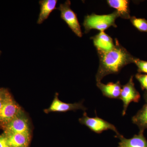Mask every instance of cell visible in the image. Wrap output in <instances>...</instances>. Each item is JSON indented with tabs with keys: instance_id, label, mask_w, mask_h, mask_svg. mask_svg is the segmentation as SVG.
Returning <instances> with one entry per match:
<instances>
[{
	"instance_id": "cell-1",
	"label": "cell",
	"mask_w": 147,
	"mask_h": 147,
	"mask_svg": "<svg viewBox=\"0 0 147 147\" xmlns=\"http://www.w3.org/2000/svg\"><path fill=\"white\" fill-rule=\"evenodd\" d=\"M98 55L99 65L96 75L97 83L100 82L107 75L119 73L125 66L134 63L136 58L123 47L117 39H115V47L112 50L98 54Z\"/></svg>"
},
{
	"instance_id": "cell-2",
	"label": "cell",
	"mask_w": 147,
	"mask_h": 147,
	"mask_svg": "<svg viewBox=\"0 0 147 147\" xmlns=\"http://www.w3.org/2000/svg\"><path fill=\"white\" fill-rule=\"evenodd\" d=\"M119 17V15L117 11L106 15H97L92 13L87 15L84 18L83 23L85 33H88L92 29L104 32L111 26L117 28L115 21Z\"/></svg>"
},
{
	"instance_id": "cell-3",
	"label": "cell",
	"mask_w": 147,
	"mask_h": 147,
	"mask_svg": "<svg viewBox=\"0 0 147 147\" xmlns=\"http://www.w3.org/2000/svg\"><path fill=\"white\" fill-rule=\"evenodd\" d=\"M22 110L23 108L9 92L0 110V127L4 130L7 124Z\"/></svg>"
},
{
	"instance_id": "cell-4",
	"label": "cell",
	"mask_w": 147,
	"mask_h": 147,
	"mask_svg": "<svg viewBox=\"0 0 147 147\" xmlns=\"http://www.w3.org/2000/svg\"><path fill=\"white\" fill-rule=\"evenodd\" d=\"M70 1H66L64 3L61 4L57 9L61 12V17L72 31L79 37L83 36L81 27L76 14L70 7Z\"/></svg>"
},
{
	"instance_id": "cell-5",
	"label": "cell",
	"mask_w": 147,
	"mask_h": 147,
	"mask_svg": "<svg viewBox=\"0 0 147 147\" xmlns=\"http://www.w3.org/2000/svg\"><path fill=\"white\" fill-rule=\"evenodd\" d=\"M3 130L7 133H32L30 120L25 111L23 109L21 110Z\"/></svg>"
},
{
	"instance_id": "cell-6",
	"label": "cell",
	"mask_w": 147,
	"mask_h": 147,
	"mask_svg": "<svg viewBox=\"0 0 147 147\" xmlns=\"http://www.w3.org/2000/svg\"><path fill=\"white\" fill-rule=\"evenodd\" d=\"M79 121L80 123L86 125L92 131L97 134H100L103 131L110 129L115 131L116 135L120 134L115 126L112 124L97 116L95 117H90L85 112L83 117L79 119Z\"/></svg>"
},
{
	"instance_id": "cell-7",
	"label": "cell",
	"mask_w": 147,
	"mask_h": 147,
	"mask_svg": "<svg viewBox=\"0 0 147 147\" xmlns=\"http://www.w3.org/2000/svg\"><path fill=\"white\" fill-rule=\"evenodd\" d=\"M141 98L139 92L136 90L133 82V76H131L129 82L123 86L120 99L123 102L122 115H125L127 108L130 102H139Z\"/></svg>"
},
{
	"instance_id": "cell-8",
	"label": "cell",
	"mask_w": 147,
	"mask_h": 147,
	"mask_svg": "<svg viewBox=\"0 0 147 147\" xmlns=\"http://www.w3.org/2000/svg\"><path fill=\"white\" fill-rule=\"evenodd\" d=\"M87 108L83 105L82 102L74 103H66L62 102L59 98V94L56 93L53 102L50 107L44 110V112L48 114L52 112L64 113L69 111H76L82 110L85 111Z\"/></svg>"
},
{
	"instance_id": "cell-9",
	"label": "cell",
	"mask_w": 147,
	"mask_h": 147,
	"mask_svg": "<svg viewBox=\"0 0 147 147\" xmlns=\"http://www.w3.org/2000/svg\"><path fill=\"white\" fill-rule=\"evenodd\" d=\"M94 45L97 50L98 54L107 53L114 48L115 43L112 38L105 32L99 33L92 38Z\"/></svg>"
},
{
	"instance_id": "cell-10",
	"label": "cell",
	"mask_w": 147,
	"mask_h": 147,
	"mask_svg": "<svg viewBox=\"0 0 147 147\" xmlns=\"http://www.w3.org/2000/svg\"><path fill=\"white\" fill-rule=\"evenodd\" d=\"M144 131L140 130L139 134L131 139H126L123 135H116L120 139L118 147H147V140L144 135Z\"/></svg>"
},
{
	"instance_id": "cell-11",
	"label": "cell",
	"mask_w": 147,
	"mask_h": 147,
	"mask_svg": "<svg viewBox=\"0 0 147 147\" xmlns=\"http://www.w3.org/2000/svg\"><path fill=\"white\" fill-rule=\"evenodd\" d=\"M96 86L105 97L120 99L122 86L119 81L116 83L110 82L106 84H103L100 82H97Z\"/></svg>"
},
{
	"instance_id": "cell-12",
	"label": "cell",
	"mask_w": 147,
	"mask_h": 147,
	"mask_svg": "<svg viewBox=\"0 0 147 147\" xmlns=\"http://www.w3.org/2000/svg\"><path fill=\"white\" fill-rule=\"evenodd\" d=\"M5 133L11 147H30L32 133Z\"/></svg>"
},
{
	"instance_id": "cell-13",
	"label": "cell",
	"mask_w": 147,
	"mask_h": 147,
	"mask_svg": "<svg viewBox=\"0 0 147 147\" xmlns=\"http://www.w3.org/2000/svg\"><path fill=\"white\" fill-rule=\"evenodd\" d=\"M57 0H41L39 1L40 5V12L38 18V24H42L48 18L50 13L57 9Z\"/></svg>"
},
{
	"instance_id": "cell-14",
	"label": "cell",
	"mask_w": 147,
	"mask_h": 147,
	"mask_svg": "<svg viewBox=\"0 0 147 147\" xmlns=\"http://www.w3.org/2000/svg\"><path fill=\"white\" fill-rule=\"evenodd\" d=\"M108 5L115 9L118 12L119 17L124 19H130L129 1L128 0H108Z\"/></svg>"
},
{
	"instance_id": "cell-15",
	"label": "cell",
	"mask_w": 147,
	"mask_h": 147,
	"mask_svg": "<svg viewBox=\"0 0 147 147\" xmlns=\"http://www.w3.org/2000/svg\"><path fill=\"white\" fill-rule=\"evenodd\" d=\"M132 121L139 127L140 130L144 131L147 128V104H145L132 117Z\"/></svg>"
},
{
	"instance_id": "cell-16",
	"label": "cell",
	"mask_w": 147,
	"mask_h": 147,
	"mask_svg": "<svg viewBox=\"0 0 147 147\" xmlns=\"http://www.w3.org/2000/svg\"><path fill=\"white\" fill-rule=\"evenodd\" d=\"M130 20L132 25L138 30L147 33V21L146 19L132 16Z\"/></svg>"
},
{
	"instance_id": "cell-17",
	"label": "cell",
	"mask_w": 147,
	"mask_h": 147,
	"mask_svg": "<svg viewBox=\"0 0 147 147\" xmlns=\"http://www.w3.org/2000/svg\"><path fill=\"white\" fill-rule=\"evenodd\" d=\"M134 63L138 67V71L139 73L147 74V61L142 60L136 58L134 61Z\"/></svg>"
},
{
	"instance_id": "cell-18",
	"label": "cell",
	"mask_w": 147,
	"mask_h": 147,
	"mask_svg": "<svg viewBox=\"0 0 147 147\" xmlns=\"http://www.w3.org/2000/svg\"><path fill=\"white\" fill-rule=\"evenodd\" d=\"M135 77L141 84L142 90H146L147 92V74H137Z\"/></svg>"
},
{
	"instance_id": "cell-19",
	"label": "cell",
	"mask_w": 147,
	"mask_h": 147,
	"mask_svg": "<svg viewBox=\"0 0 147 147\" xmlns=\"http://www.w3.org/2000/svg\"><path fill=\"white\" fill-rule=\"evenodd\" d=\"M0 147H11L7 137L4 132L0 135Z\"/></svg>"
},
{
	"instance_id": "cell-20",
	"label": "cell",
	"mask_w": 147,
	"mask_h": 147,
	"mask_svg": "<svg viewBox=\"0 0 147 147\" xmlns=\"http://www.w3.org/2000/svg\"><path fill=\"white\" fill-rule=\"evenodd\" d=\"M8 90L4 88H0V110L5 100L7 94L8 93Z\"/></svg>"
},
{
	"instance_id": "cell-21",
	"label": "cell",
	"mask_w": 147,
	"mask_h": 147,
	"mask_svg": "<svg viewBox=\"0 0 147 147\" xmlns=\"http://www.w3.org/2000/svg\"><path fill=\"white\" fill-rule=\"evenodd\" d=\"M145 99H146V100L147 102V92H146V94H145Z\"/></svg>"
},
{
	"instance_id": "cell-22",
	"label": "cell",
	"mask_w": 147,
	"mask_h": 147,
	"mask_svg": "<svg viewBox=\"0 0 147 147\" xmlns=\"http://www.w3.org/2000/svg\"><path fill=\"white\" fill-rule=\"evenodd\" d=\"M1 51H0V55H1Z\"/></svg>"
}]
</instances>
